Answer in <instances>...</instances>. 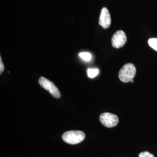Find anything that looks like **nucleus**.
<instances>
[{
    "instance_id": "10",
    "label": "nucleus",
    "mask_w": 157,
    "mask_h": 157,
    "mask_svg": "<svg viewBox=\"0 0 157 157\" xmlns=\"http://www.w3.org/2000/svg\"><path fill=\"white\" fill-rule=\"evenodd\" d=\"M139 157H154V155L150 153L149 152H142L139 154Z\"/></svg>"
},
{
    "instance_id": "6",
    "label": "nucleus",
    "mask_w": 157,
    "mask_h": 157,
    "mask_svg": "<svg viewBox=\"0 0 157 157\" xmlns=\"http://www.w3.org/2000/svg\"><path fill=\"white\" fill-rule=\"evenodd\" d=\"M111 19L108 9L104 7L101 10L99 19V25L104 29H108L111 25Z\"/></svg>"
},
{
    "instance_id": "11",
    "label": "nucleus",
    "mask_w": 157,
    "mask_h": 157,
    "mask_svg": "<svg viewBox=\"0 0 157 157\" xmlns=\"http://www.w3.org/2000/svg\"><path fill=\"white\" fill-rule=\"evenodd\" d=\"M4 66L2 62L1 57H0V74H2V73L4 72Z\"/></svg>"
},
{
    "instance_id": "1",
    "label": "nucleus",
    "mask_w": 157,
    "mask_h": 157,
    "mask_svg": "<svg viewBox=\"0 0 157 157\" xmlns=\"http://www.w3.org/2000/svg\"><path fill=\"white\" fill-rule=\"evenodd\" d=\"M84 132L80 130H71L65 132L62 135V139L69 144H76L80 143L85 139Z\"/></svg>"
},
{
    "instance_id": "3",
    "label": "nucleus",
    "mask_w": 157,
    "mask_h": 157,
    "mask_svg": "<svg viewBox=\"0 0 157 157\" xmlns=\"http://www.w3.org/2000/svg\"><path fill=\"white\" fill-rule=\"evenodd\" d=\"M39 83L43 89L50 92L54 97L56 98H59L61 97V93L56 86L48 79L44 77H41L39 80Z\"/></svg>"
},
{
    "instance_id": "8",
    "label": "nucleus",
    "mask_w": 157,
    "mask_h": 157,
    "mask_svg": "<svg viewBox=\"0 0 157 157\" xmlns=\"http://www.w3.org/2000/svg\"><path fill=\"white\" fill-rule=\"evenodd\" d=\"M79 56L80 57L86 61H90L91 59V55L89 52H80L79 54Z\"/></svg>"
},
{
    "instance_id": "5",
    "label": "nucleus",
    "mask_w": 157,
    "mask_h": 157,
    "mask_svg": "<svg viewBox=\"0 0 157 157\" xmlns=\"http://www.w3.org/2000/svg\"><path fill=\"white\" fill-rule=\"evenodd\" d=\"M126 41V36L122 30H118L113 35L111 40L112 46L115 48H120L124 47Z\"/></svg>"
},
{
    "instance_id": "4",
    "label": "nucleus",
    "mask_w": 157,
    "mask_h": 157,
    "mask_svg": "<svg viewBox=\"0 0 157 157\" xmlns=\"http://www.w3.org/2000/svg\"><path fill=\"white\" fill-rule=\"evenodd\" d=\"M101 124L107 128H113L116 126L119 122L118 117L115 114L109 112L102 113L100 117Z\"/></svg>"
},
{
    "instance_id": "7",
    "label": "nucleus",
    "mask_w": 157,
    "mask_h": 157,
    "mask_svg": "<svg viewBox=\"0 0 157 157\" xmlns=\"http://www.w3.org/2000/svg\"><path fill=\"white\" fill-rule=\"evenodd\" d=\"M99 73V70L98 69H91V68H89L87 69V75L89 78H94L95 76L98 75Z\"/></svg>"
},
{
    "instance_id": "2",
    "label": "nucleus",
    "mask_w": 157,
    "mask_h": 157,
    "mask_svg": "<svg viewBox=\"0 0 157 157\" xmlns=\"http://www.w3.org/2000/svg\"><path fill=\"white\" fill-rule=\"evenodd\" d=\"M136 73V69L133 63H128L121 68L119 72V78L124 83L130 82L133 79Z\"/></svg>"
},
{
    "instance_id": "9",
    "label": "nucleus",
    "mask_w": 157,
    "mask_h": 157,
    "mask_svg": "<svg viewBox=\"0 0 157 157\" xmlns=\"http://www.w3.org/2000/svg\"><path fill=\"white\" fill-rule=\"evenodd\" d=\"M148 44L153 50L157 51V39L152 38L150 39L148 41Z\"/></svg>"
}]
</instances>
